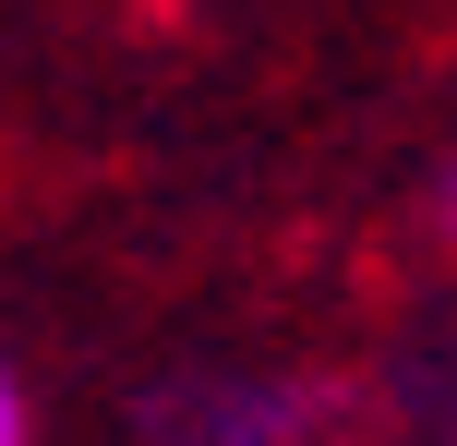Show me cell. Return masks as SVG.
I'll use <instances>...</instances> for the list:
<instances>
[{
	"label": "cell",
	"instance_id": "1",
	"mask_svg": "<svg viewBox=\"0 0 457 446\" xmlns=\"http://www.w3.org/2000/svg\"><path fill=\"white\" fill-rule=\"evenodd\" d=\"M313 423L325 399L289 374H193L157 399V446H301Z\"/></svg>",
	"mask_w": 457,
	"mask_h": 446
},
{
	"label": "cell",
	"instance_id": "2",
	"mask_svg": "<svg viewBox=\"0 0 457 446\" xmlns=\"http://www.w3.org/2000/svg\"><path fill=\"white\" fill-rule=\"evenodd\" d=\"M434 230H445V241H457V157H445V169H434Z\"/></svg>",
	"mask_w": 457,
	"mask_h": 446
},
{
	"label": "cell",
	"instance_id": "3",
	"mask_svg": "<svg viewBox=\"0 0 457 446\" xmlns=\"http://www.w3.org/2000/svg\"><path fill=\"white\" fill-rule=\"evenodd\" d=\"M0 446H24V386L0 374Z\"/></svg>",
	"mask_w": 457,
	"mask_h": 446
}]
</instances>
